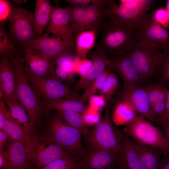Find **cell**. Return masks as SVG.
I'll return each instance as SVG.
<instances>
[{"label": "cell", "instance_id": "obj_1", "mask_svg": "<svg viewBox=\"0 0 169 169\" xmlns=\"http://www.w3.org/2000/svg\"><path fill=\"white\" fill-rule=\"evenodd\" d=\"M109 19L101 24V35L96 48L107 58L128 51L138 42L136 30Z\"/></svg>", "mask_w": 169, "mask_h": 169}, {"label": "cell", "instance_id": "obj_2", "mask_svg": "<svg viewBox=\"0 0 169 169\" xmlns=\"http://www.w3.org/2000/svg\"><path fill=\"white\" fill-rule=\"evenodd\" d=\"M120 3L108 0L105 10L106 17L136 30L147 18V12L154 1L121 0Z\"/></svg>", "mask_w": 169, "mask_h": 169}, {"label": "cell", "instance_id": "obj_3", "mask_svg": "<svg viewBox=\"0 0 169 169\" xmlns=\"http://www.w3.org/2000/svg\"><path fill=\"white\" fill-rule=\"evenodd\" d=\"M109 103L100 122L83 136L86 146L115 152L118 151L123 132L115 126L111 119Z\"/></svg>", "mask_w": 169, "mask_h": 169}, {"label": "cell", "instance_id": "obj_4", "mask_svg": "<svg viewBox=\"0 0 169 169\" xmlns=\"http://www.w3.org/2000/svg\"><path fill=\"white\" fill-rule=\"evenodd\" d=\"M57 111L50 120L44 136L61 146L74 156L81 158L84 151L82 143V133L66 123Z\"/></svg>", "mask_w": 169, "mask_h": 169}, {"label": "cell", "instance_id": "obj_5", "mask_svg": "<svg viewBox=\"0 0 169 169\" xmlns=\"http://www.w3.org/2000/svg\"><path fill=\"white\" fill-rule=\"evenodd\" d=\"M9 58L16 74V96L35 124L39 119L42 107L40 99L29 84L24 69V57L15 56Z\"/></svg>", "mask_w": 169, "mask_h": 169}, {"label": "cell", "instance_id": "obj_6", "mask_svg": "<svg viewBox=\"0 0 169 169\" xmlns=\"http://www.w3.org/2000/svg\"><path fill=\"white\" fill-rule=\"evenodd\" d=\"M124 133L140 143L157 148L163 154L169 153V141L159 128L138 115L125 125Z\"/></svg>", "mask_w": 169, "mask_h": 169}, {"label": "cell", "instance_id": "obj_7", "mask_svg": "<svg viewBox=\"0 0 169 169\" xmlns=\"http://www.w3.org/2000/svg\"><path fill=\"white\" fill-rule=\"evenodd\" d=\"M25 147L30 161L35 167L74 156L57 143L37 135L30 136Z\"/></svg>", "mask_w": 169, "mask_h": 169}, {"label": "cell", "instance_id": "obj_8", "mask_svg": "<svg viewBox=\"0 0 169 169\" xmlns=\"http://www.w3.org/2000/svg\"><path fill=\"white\" fill-rule=\"evenodd\" d=\"M27 77L36 95L42 99L44 105L61 99L80 98L81 95L64 84L54 74L47 78H41L25 72Z\"/></svg>", "mask_w": 169, "mask_h": 169}, {"label": "cell", "instance_id": "obj_9", "mask_svg": "<svg viewBox=\"0 0 169 169\" xmlns=\"http://www.w3.org/2000/svg\"><path fill=\"white\" fill-rule=\"evenodd\" d=\"M33 18L32 11L16 6H13L9 18L10 37L23 48L35 39Z\"/></svg>", "mask_w": 169, "mask_h": 169}, {"label": "cell", "instance_id": "obj_10", "mask_svg": "<svg viewBox=\"0 0 169 169\" xmlns=\"http://www.w3.org/2000/svg\"><path fill=\"white\" fill-rule=\"evenodd\" d=\"M160 49L139 43L127 51L143 81L152 77L161 57Z\"/></svg>", "mask_w": 169, "mask_h": 169}, {"label": "cell", "instance_id": "obj_11", "mask_svg": "<svg viewBox=\"0 0 169 169\" xmlns=\"http://www.w3.org/2000/svg\"><path fill=\"white\" fill-rule=\"evenodd\" d=\"M120 100L129 102L138 115L149 121L156 122L151 113V105L145 86L141 85H123L115 97L110 102L112 103Z\"/></svg>", "mask_w": 169, "mask_h": 169}, {"label": "cell", "instance_id": "obj_12", "mask_svg": "<svg viewBox=\"0 0 169 169\" xmlns=\"http://www.w3.org/2000/svg\"><path fill=\"white\" fill-rule=\"evenodd\" d=\"M140 43L162 49L169 46V31L156 22L151 15L136 30Z\"/></svg>", "mask_w": 169, "mask_h": 169}, {"label": "cell", "instance_id": "obj_13", "mask_svg": "<svg viewBox=\"0 0 169 169\" xmlns=\"http://www.w3.org/2000/svg\"><path fill=\"white\" fill-rule=\"evenodd\" d=\"M27 47L48 58L54 65V62L58 58L70 55L75 51V44L68 43L60 38L54 36L49 37L44 34L33 40Z\"/></svg>", "mask_w": 169, "mask_h": 169}, {"label": "cell", "instance_id": "obj_14", "mask_svg": "<svg viewBox=\"0 0 169 169\" xmlns=\"http://www.w3.org/2000/svg\"><path fill=\"white\" fill-rule=\"evenodd\" d=\"M56 2V5L54 8L50 20L44 34L47 36L52 34L66 42L75 44V36L69 25V16L67 9L60 7L58 1Z\"/></svg>", "mask_w": 169, "mask_h": 169}, {"label": "cell", "instance_id": "obj_15", "mask_svg": "<svg viewBox=\"0 0 169 169\" xmlns=\"http://www.w3.org/2000/svg\"><path fill=\"white\" fill-rule=\"evenodd\" d=\"M83 169H111L117 161V152L86 146L81 158Z\"/></svg>", "mask_w": 169, "mask_h": 169}, {"label": "cell", "instance_id": "obj_16", "mask_svg": "<svg viewBox=\"0 0 169 169\" xmlns=\"http://www.w3.org/2000/svg\"><path fill=\"white\" fill-rule=\"evenodd\" d=\"M109 66L121 78L123 85H141L143 82L130 55L126 51L109 59Z\"/></svg>", "mask_w": 169, "mask_h": 169}, {"label": "cell", "instance_id": "obj_17", "mask_svg": "<svg viewBox=\"0 0 169 169\" xmlns=\"http://www.w3.org/2000/svg\"><path fill=\"white\" fill-rule=\"evenodd\" d=\"M23 51L27 72L41 78L55 74L54 65L49 58L29 47L24 48Z\"/></svg>", "mask_w": 169, "mask_h": 169}, {"label": "cell", "instance_id": "obj_18", "mask_svg": "<svg viewBox=\"0 0 169 169\" xmlns=\"http://www.w3.org/2000/svg\"><path fill=\"white\" fill-rule=\"evenodd\" d=\"M92 62L91 69L85 76L81 77L74 84L72 89L75 92L88 88L98 76L109 66V59L96 48L89 55Z\"/></svg>", "mask_w": 169, "mask_h": 169}, {"label": "cell", "instance_id": "obj_19", "mask_svg": "<svg viewBox=\"0 0 169 169\" xmlns=\"http://www.w3.org/2000/svg\"><path fill=\"white\" fill-rule=\"evenodd\" d=\"M3 150L5 162L2 169H34L36 167L30 161L25 145L22 143L11 140Z\"/></svg>", "mask_w": 169, "mask_h": 169}, {"label": "cell", "instance_id": "obj_20", "mask_svg": "<svg viewBox=\"0 0 169 169\" xmlns=\"http://www.w3.org/2000/svg\"><path fill=\"white\" fill-rule=\"evenodd\" d=\"M116 169H141L137 154L129 137L123 132L121 146L117 152Z\"/></svg>", "mask_w": 169, "mask_h": 169}, {"label": "cell", "instance_id": "obj_21", "mask_svg": "<svg viewBox=\"0 0 169 169\" xmlns=\"http://www.w3.org/2000/svg\"><path fill=\"white\" fill-rule=\"evenodd\" d=\"M129 137L138 156L141 169H158L163 154L162 151L157 148L140 143Z\"/></svg>", "mask_w": 169, "mask_h": 169}, {"label": "cell", "instance_id": "obj_22", "mask_svg": "<svg viewBox=\"0 0 169 169\" xmlns=\"http://www.w3.org/2000/svg\"><path fill=\"white\" fill-rule=\"evenodd\" d=\"M108 0H94L86 6L84 17L83 31L91 30L97 31L106 17L105 8Z\"/></svg>", "mask_w": 169, "mask_h": 169}, {"label": "cell", "instance_id": "obj_23", "mask_svg": "<svg viewBox=\"0 0 169 169\" xmlns=\"http://www.w3.org/2000/svg\"><path fill=\"white\" fill-rule=\"evenodd\" d=\"M3 100L7 104L13 119L28 135L32 132L35 124L32 121L27 110L20 103L17 97L5 98Z\"/></svg>", "mask_w": 169, "mask_h": 169}, {"label": "cell", "instance_id": "obj_24", "mask_svg": "<svg viewBox=\"0 0 169 169\" xmlns=\"http://www.w3.org/2000/svg\"><path fill=\"white\" fill-rule=\"evenodd\" d=\"M7 56L1 57L0 61V85L4 90V98L17 97L16 74Z\"/></svg>", "mask_w": 169, "mask_h": 169}, {"label": "cell", "instance_id": "obj_25", "mask_svg": "<svg viewBox=\"0 0 169 169\" xmlns=\"http://www.w3.org/2000/svg\"><path fill=\"white\" fill-rule=\"evenodd\" d=\"M48 0H37L33 14V23L35 35L40 36L50 20L54 8Z\"/></svg>", "mask_w": 169, "mask_h": 169}, {"label": "cell", "instance_id": "obj_26", "mask_svg": "<svg viewBox=\"0 0 169 169\" xmlns=\"http://www.w3.org/2000/svg\"><path fill=\"white\" fill-rule=\"evenodd\" d=\"M109 103L113 105L111 118L116 126L126 125L138 115L133 105L127 101L120 100Z\"/></svg>", "mask_w": 169, "mask_h": 169}, {"label": "cell", "instance_id": "obj_27", "mask_svg": "<svg viewBox=\"0 0 169 169\" xmlns=\"http://www.w3.org/2000/svg\"><path fill=\"white\" fill-rule=\"evenodd\" d=\"M86 100L80 98H68L55 100L44 105L48 111L55 109L59 111H73L82 114L89 107Z\"/></svg>", "mask_w": 169, "mask_h": 169}, {"label": "cell", "instance_id": "obj_28", "mask_svg": "<svg viewBox=\"0 0 169 169\" xmlns=\"http://www.w3.org/2000/svg\"><path fill=\"white\" fill-rule=\"evenodd\" d=\"M96 33L95 31L88 30L76 35L74 57L86 59L89 51L94 46Z\"/></svg>", "mask_w": 169, "mask_h": 169}, {"label": "cell", "instance_id": "obj_29", "mask_svg": "<svg viewBox=\"0 0 169 169\" xmlns=\"http://www.w3.org/2000/svg\"><path fill=\"white\" fill-rule=\"evenodd\" d=\"M1 130L6 133L11 140L20 142L24 145L30 136L13 119L8 109Z\"/></svg>", "mask_w": 169, "mask_h": 169}, {"label": "cell", "instance_id": "obj_30", "mask_svg": "<svg viewBox=\"0 0 169 169\" xmlns=\"http://www.w3.org/2000/svg\"><path fill=\"white\" fill-rule=\"evenodd\" d=\"M162 54L153 77L155 83L169 90V46L163 49Z\"/></svg>", "mask_w": 169, "mask_h": 169}, {"label": "cell", "instance_id": "obj_31", "mask_svg": "<svg viewBox=\"0 0 169 169\" xmlns=\"http://www.w3.org/2000/svg\"><path fill=\"white\" fill-rule=\"evenodd\" d=\"M67 8L69 14L70 26L75 37L77 33L83 31L85 9L80 5L72 4Z\"/></svg>", "mask_w": 169, "mask_h": 169}, {"label": "cell", "instance_id": "obj_32", "mask_svg": "<svg viewBox=\"0 0 169 169\" xmlns=\"http://www.w3.org/2000/svg\"><path fill=\"white\" fill-rule=\"evenodd\" d=\"M34 169H83L81 158L75 156L57 160L41 166H36Z\"/></svg>", "mask_w": 169, "mask_h": 169}, {"label": "cell", "instance_id": "obj_33", "mask_svg": "<svg viewBox=\"0 0 169 169\" xmlns=\"http://www.w3.org/2000/svg\"><path fill=\"white\" fill-rule=\"evenodd\" d=\"M113 70L110 67L106 68L96 78L90 86L85 90L81 95V97L86 100L96 93H99L104 87L109 75Z\"/></svg>", "mask_w": 169, "mask_h": 169}, {"label": "cell", "instance_id": "obj_34", "mask_svg": "<svg viewBox=\"0 0 169 169\" xmlns=\"http://www.w3.org/2000/svg\"><path fill=\"white\" fill-rule=\"evenodd\" d=\"M58 111L66 123L81 131L83 136L89 131V127L85 123L82 114L73 111Z\"/></svg>", "mask_w": 169, "mask_h": 169}, {"label": "cell", "instance_id": "obj_35", "mask_svg": "<svg viewBox=\"0 0 169 169\" xmlns=\"http://www.w3.org/2000/svg\"><path fill=\"white\" fill-rule=\"evenodd\" d=\"M21 52L17 49L9 38L3 24L0 27V55L1 57L7 56H20Z\"/></svg>", "mask_w": 169, "mask_h": 169}, {"label": "cell", "instance_id": "obj_36", "mask_svg": "<svg viewBox=\"0 0 169 169\" xmlns=\"http://www.w3.org/2000/svg\"><path fill=\"white\" fill-rule=\"evenodd\" d=\"M145 87L151 105L166 100L168 90L164 86L154 83Z\"/></svg>", "mask_w": 169, "mask_h": 169}, {"label": "cell", "instance_id": "obj_37", "mask_svg": "<svg viewBox=\"0 0 169 169\" xmlns=\"http://www.w3.org/2000/svg\"><path fill=\"white\" fill-rule=\"evenodd\" d=\"M120 85L119 78L117 75L113 72L111 73L104 87L99 93L104 98L107 104L112 100L119 88Z\"/></svg>", "mask_w": 169, "mask_h": 169}, {"label": "cell", "instance_id": "obj_38", "mask_svg": "<svg viewBox=\"0 0 169 169\" xmlns=\"http://www.w3.org/2000/svg\"><path fill=\"white\" fill-rule=\"evenodd\" d=\"M54 65L73 76L75 73L74 59L70 56V55L59 57L55 60Z\"/></svg>", "mask_w": 169, "mask_h": 169}, {"label": "cell", "instance_id": "obj_39", "mask_svg": "<svg viewBox=\"0 0 169 169\" xmlns=\"http://www.w3.org/2000/svg\"><path fill=\"white\" fill-rule=\"evenodd\" d=\"M74 63L75 73L81 77L86 75L92 65V62L86 59H81L74 57Z\"/></svg>", "mask_w": 169, "mask_h": 169}, {"label": "cell", "instance_id": "obj_40", "mask_svg": "<svg viewBox=\"0 0 169 169\" xmlns=\"http://www.w3.org/2000/svg\"><path fill=\"white\" fill-rule=\"evenodd\" d=\"M82 114L85 123L89 127L98 123L101 118L100 111L89 107Z\"/></svg>", "mask_w": 169, "mask_h": 169}, {"label": "cell", "instance_id": "obj_41", "mask_svg": "<svg viewBox=\"0 0 169 169\" xmlns=\"http://www.w3.org/2000/svg\"><path fill=\"white\" fill-rule=\"evenodd\" d=\"M13 6L9 1L0 0V22L3 25L8 19L12 13Z\"/></svg>", "mask_w": 169, "mask_h": 169}, {"label": "cell", "instance_id": "obj_42", "mask_svg": "<svg viewBox=\"0 0 169 169\" xmlns=\"http://www.w3.org/2000/svg\"><path fill=\"white\" fill-rule=\"evenodd\" d=\"M155 21L165 28H167L168 17L166 8H161L153 11L151 14Z\"/></svg>", "mask_w": 169, "mask_h": 169}, {"label": "cell", "instance_id": "obj_43", "mask_svg": "<svg viewBox=\"0 0 169 169\" xmlns=\"http://www.w3.org/2000/svg\"><path fill=\"white\" fill-rule=\"evenodd\" d=\"M107 104L104 98L102 95H93L90 97L89 107L100 111Z\"/></svg>", "mask_w": 169, "mask_h": 169}, {"label": "cell", "instance_id": "obj_44", "mask_svg": "<svg viewBox=\"0 0 169 169\" xmlns=\"http://www.w3.org/2000/svg\"><path fill=\"white\" fill-rule=\"evenodd\" d=\"M165 109V100L158 102L151 105V113L156 122L163 115Z\"/></svg>", "mask_w": 169, "mask_h": 169}, {"label": "cell", "instance_id": "obj_45", "mask_svg": "<svg viewBox=\"0 0 169 169\" xmlns=\"http://www.w3.org/2000/svg\"><path fill=\"white\" fill-rule=\"evenodd\" d=\"M165 101L166 109L165 113L156 122L162 127L169 123V90H168Z\"/></svg>", "mask_w": 169, "mask_h": 169}, {"label": "cell", "instance_id": "obj_46", "mask_svg": "<svg viewBox=\"0 0 169 169\" xmlns=\"http://www.w3.org/2000/svg\"><path fill=\"white\" fill-rule=\"evenodd\" d=\"M11 141L6 133L0 130V150L5 149Z\"/></svg>", "mask_w": 169, "mask_h": 169}, {"label": "cell", "instance_id": "obj_47", "mask_svg": "<svg viewBox=\"0 0 169 169\" xmlns=\"http://www.w3.org/2000/svg\"><path fill=\"white\" fill-rule=\"evenodd\" d=\"M4 100H2L0 102V130H1L3 127L5 117L7 110Z\"/></svg>", "mask_w": 169, "mask_h": 169}, {"label": "cell", "instance_id": "obj_48", "mask_svg": "<svg viewBox=\"0 0 169 169\" xmlns=\"http://www.w3.org/2000/svg\"><path fill=\"white\" fill-rule=\"evenodd\" d=\"M158 169H169L168 154H163L162 155Z\"/></svg>", "mask_w": 169, "mask_h": 169}, {"label": "cell", "instance_id": "obj_49", "mask_svg": "<svg viewBox=\"0 0 169 169\" xmlns=\"http://www.w3.org/2000/svg\"><path fill=\"white\" fill-rule=\"evenodd\" d=\"M65 1L70 4H77L80 6H87L93 2L94 0H66Z\"/></svg>", "mask_w": 169, "mask_h": 169}, {"label": "cell", "instance_id": "obj_50", "mask_svg": "<svg viewBox=\"0 0 169 169\" xmlns=\"http://www.w3.org/2000/svg\"><path fill=\"white\" fill-rule=\"evenodd\" d=\"M5 162V156L4 150H0V169L4 166Z\"/></svg>", "mask_w": 169, "mask_h": 169}, {"label": "cell", "instance_id": "obj_51", "mask_svg": "<svg viewBox=\"0 0 169 169\" xmlns=\"http://www.w3.org/2000/svg\"><path fill=\"white\" fill-rule=\"evenodd\" d=\"M164 135L169 141V123L163 127Z\"/></svg>", "mask_w": 169, "mask_h": 169}, {"label": "cell", "instance_id": "obj_52", "mask_svg": "<svg viewBox=\"0 0 169 169\" xmlns=\"http://www.w3.org/2000/svg\"><path fill=\"white\" fill-rule=\"evenodd\" d=\"M166 9L168 17V22L167 28H169V0H168L166 1Z\"/></svg>", "mask_w": 169, "mask_h": 169}, {"label": "cell", "instance_id": "obj_53", "mask_svg": "<svg viewBox=\"0 0 169 169\" xmlns=\"http://www.w3.org/2000/svg\"><path fill=\"white\" fill-rule=\"evenodd\" d=\"M13 1L18 5H19L23 3H25L27 2V0H14Z\"/></svg>", "mask_w": 169, "mask_h": 169}, {"label": "cell", "instance_id": "obj_54", "mask_svg": "<svg viewBox=\"0 0 169 169\" xmlns=\"http://www.w3.org/2000/svg\"><path fill=\"white\" fill-rule=\"evenodd\" d=\"M2 169H13V168H5Z\"/></svg>", "mask_w": 169, "mask_h": 169}, {"label": "cell", "instance_id": "obj_55", "mask_svg": "<svg viewBox=\"0 0 169 169\" xmlns=\"http://www.w3.org/2000/svg\"><path fill=\"white\" fill-rule=\"evenodd\" d=\"M168 154L169 155V153Z\"/></svg>", "mask_w": 169, "mask_h": 169}]
</instances>
